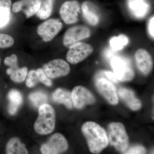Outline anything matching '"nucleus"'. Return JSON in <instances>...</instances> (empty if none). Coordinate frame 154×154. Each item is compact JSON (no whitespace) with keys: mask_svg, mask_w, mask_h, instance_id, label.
Returning <instances> with one entry per match:
<instances>
[{"mask_svg":"<svg viewBox=\"0 0 154 154\" xmlns=\"http://www.w3.org/2000/svg\"><path fill=\"white\" fill-rule=\"evenodd\" d=\"M42 69L50 79L65 76L69 73L70 67L66 61L57 59L43 65Z\"/></svg>","mask_w":154,"mask_h":154,"instance_id":"6e6552de","label":"nucleus"},{"mask_svg":"<svg viewBox=\"0 0 154 154\" xmlns=\"http://www.w3.org/2000/svg\"><path fill=\"white\" fill-rule=\"evenodd\" d=\"M5 64L10 67L8 70H14L19 68L18 64V58L16 54H13L10 57H6L4 61Z\"/></svg>","mask_w":154,"mask_h":154,"instance_id":"c85d7f7f","label":"nucleus"},{"mask_svg":"<svg viewBox=\"0 0 154 154\" xmlns=\"http://www.w3.org/2000/svg\"><path fill=\"white\" fill-rule=\"evenodd\" d=\"M82 131L91 152L99 153L107 147L109 143L107 133L99 125L94 122H87L82 126Z\"/></svg>","mask_w":154,"mask_h":154,"instance_id":"f257e3e1","label":"nucleus"},{"mask_svg":"<svg viewBox=\"0 0 154 154\" xmlns=\"http://www.w3.org/2000/svg\"><path fill=\"white\" fill-rule=\"evenodd\" d=\"M71 94L73 105L76 109H82L86 105H92L96 102L94 95L83 86L75 87Z\"/></svg>","mask_w":154,"mask_h":154,"instance_id":"9d476101","label":"nucleus"},{"mask_svg":"<svg viewBox=\"0 0 154 154\" xmlns=\"http://www.w3.org/2000/svg\"><path fill=\"white\" fill-rule=\"evenodd\" d=\"M0 65H1V57H0Z\"/></svg>","mask_w":154,"mask_h":154,"instance_id":"72a5a7b5","label":"nucleus"},{"mask_svg":"<svg viewBox=\"0 0 154 154\" xmlns=\"http://www.w3.org/2000/svg\"><path fill=\"white\" fill-rule=\"evenodd\" d=\"M0 2H1V0H0Z\"/></svg>","mask_w":154,"mask_h":154,"instance_id":"f704fd0d","label":"nucleus"},{"mask_svg":"<svg viewBox=\"0 0 154 154\" xmlns=\"http://www.w3.org/2000/svg\"><path fill=\"white\" fill-rule=\"evenodd\" d=\"M111 66L117 79L128 82L134 78L135 73L129 59L121 56H114L111 60Z\"/></svg>","mask_w":154,"mask_h":154,"instance_id":"39448f33","label":"nucleus"},{"mask_svg":"<svg viewBox=\"0 0 154 154\" xmlns=\"http://www.w3.org/2000/svg\"><path fill=\"white\" fill-rule=\"evenodd\" d=\"M29 98L32 104L36 107L45 104L48 101L47 95L41 91L33 92L29 95Z\"/></svg>","mask_w":154,"mask_h":154,"instance_id":"b1692460","label":"nucleus"},{"mask_svg":"<svg viewBox=\"0 0 154 154\" xmlns=\"http://www.w3.org/2000/svg\"><path fill=\"white\" fill-rule=\"evenodd\" d=\"M135 60L138 69L144 75H149L153 68L152 59L149 53L144 48H139L136 51Z\"/></svg>","mask_w":154,"mask_h":154,"instance_id":"ddd939ff","label":"nucleus"},{"mask_svg":"<svg viewBox=\"0 0 154 154\" xmlns=\"http://www.w3.org/2000/svg\"><path fill=\"white\" fill-rule=\"evenodd\" d=\"M8 74L10 75L12 81L16 83H21L24 82L28 75V69L26 67L22 68H17L14 70L7 69Z\"/></svg>","mask_w":154,"mask_h":154,"instance_id":"4be33fe9","label":"nucleus"},{"mask_svg":"<svg viewBox=\"0 0 154 154\" xmlns=\"http://www.w3.org/2000/svg\"><path fill=\"white\" fill-rule=\"evenodd\" d=\"M41 0H21L14 3L13 11L15 13L22 11L29 18L36 14L41 4Z\"/></svg>","mask_w":154,"mask_h":154,"instance_id":"4468645a","label":"nucleus"},{"mask_svg":"<svg viewBox=\"0 0 154 154\" xmlns=\"http://www.w3.org/2000/svg\"><path fill=\"white\" fill-rule=\"evenodd\" d=\"M14 38L8 34L0 33V48L11 47L14 44Z\"/></svg>","mask_w":154,"mask_h":154,"instance_id":"393cba45","label":"nucleus"},{"mask_svg":"<svg viewBox=\"0 0 154 154\" xmlns=\"http://www.w3.org/2000/svg\"><path fill=\"white\" fill-rule=\"evenodd\" d=\"M54 0H43L41 2L39 10L36 13V16L41 20H45L49 18L52 14Z\"/></svg>","mask_w":154,"mask_h":154,"instance_id":"412c9836","label":"nucleus"},{"mask_svg":"<svg viewBox=\"0 0 154 154\" xmlns=\"http://www.w3.org/2000/svg\"><path fill=\"white\" fill-rule=\"evenodd\" d=\"M81 12L79 3L77 1H67L63 4L60 10L61 18L67 25L75 24L79 21Z\"/></svg>","mask_w":154,"mask_h":154,"instance_id":"f8f14e48","label":"nucleus"},{"mask_svg":"<svg viewBox=\"0 0 154 154\" xmlns=\"http://www.w3.org/2000/svg\"><path fill=\"white\" fill-rule=\"evenodd\" d=\"M10 10L7 8L0 7V28L7 25L10 20Z\"/></svg>","mask_w":154,"mask_h":154,"instance_id":"a878e982","label":"nucleus"},{"mask_svg":"<svg viewBox=\"0 0 154 154\" xmlns=\"http://www.w3.org/2000/svg\"><path fill=\"white\" fill-rule=\"evenodd\" d=\"M96 88L100 94L112 105L118 103L119 99L116 88L112 82L107 79L104 71L99 72L95 78Z\"/></svg>","mask_w":154,"mask_h":154,"instance_id":"20e7f679","label":"nucleus"},{"mask_svg":"<svg viewBox=\"0 0 154 154\" xmlns=\"http://www.w3.org/2000/svg\"><path fill=\"white\" fill-rule=\"evenodd\" d=\"M66 54V60L69 63L76 64L86 59L94 52L91 45L83 42H76L69 47Z\"/></svg>","mask_w":154,"mask_h":154,"instance_id":"423d86ee","label":"nucleus"},{"mask_svg":"<svg viewBox=\"0 0 154 154\" xmlns=\"http://www.w3.org/2000/svg\"><path fill=\"white\" fill-rule=\"evenodd\" d=\"M8 98L10 102L8 107L9 113L11 115H15L22 104L23 101L22 95L19 91L12 90L9 92Z\"/></svg>","mask_w":154,"mask_h":154,"instance_id":"6ab92c4d","label":"nucleus"},{"mask_svg":"<svg viewBox=\"0 0 154 154\" xmlns=\"http://www.w3.org/2000/svg\"><path fill=\"white\" fill-rule=\"evenodd\" d=\"M81 9L83 17L88 24L94 26L99 24L100 14L99 9L94 3L91 1H85L82 5Z\"/></svg>","mask_w":154,"mask_h":154,"instance_id":"2eb2a0df","label":"nucleus"},{"mask_svg":"<svg viewBox=\"0 0 154 154\" xmlns=\"http://www.w3.org/2000/svg\"><path fill=\"white\" fill-rule=\"evenodd\" d=\"M11 5H12V2L11 0H1L0 7L11 9Z\"/></svg>","mask_w":154,"mask_h":154,"instance_id":"473e14b6","label":"nucleus"},{"mask_svg":"<svg viewBox=\"0 0 154 154\" xmlns=\"http://www.w3.org/2000/svg\"><path fill=\"white\" fill-rule=\"evenodd\" d=\"M36 71L39 82H41L47 87H51L52 86V83L51 80L48 77L42 69H37Z\"/></svg>","mask_w":154,"mask_h":154,"instance_id":"cd10ccee","label":"nucleus"},{"mask_svg":"<svg viewBox=\"0 0 154 154\" xmlns=\"http://www.w3.org/2000/svg\"><path fill=\"white\" fill-rule=\"evenodd\" d=\"M119 95L122 101L133 110H138L142 107L141 102L135 95L133 91L126 88H121L119 91Z\"/></svg>","mask_w":154,"mask_h":154,"instance_id":"f3484780","label":"nucleus"},{"mask_svg":"<svg viewBox=\"0 0 154 154\" xmlns=\"http://www.w3.org/2000/svg\"><path fill=\"white\" fill-rule=\"evenodd\" d=\"M108 141L119 151L124 152L128 145V137L121 122H112L108 126Z\"/></svg>","mask_w":154,"mask_h":154,"instance_id":"7ed1b4c3","label":"nucleus"},{"mask_svg":"<svg viewBox=\"0 0 154 154\" xmlns=\"http://www.w3.org/2000/svg\"><path fill=\"white\" fill-rule=\"evenodd\" d=\"M6 153L8 154H27L28 149L24 144L18 137L11 138L7 143Z\"/></svg>","mask_w":154,"mask_h":154,"instance_id":"aec40b11","label":"nucleus"},{"mask_svg":"<svg viewBox=\"0 0 154 154\" xmlns=\"http://www.w3.org/2000/svg\"><path fill=\"white\" fill-rule=\"evenodd\" d=\"M90 28L84 25H78L69 28L64 35L63 42L65 46L69 47L72 45L89 38L91 35Z\"/></svg>","mask_w":154,"mask_h":154,"instance_id":"1a4fd4ad","label":"nucleus"},{"mask_svg":"<svg viewBox=\"0 0 154 154\" xmlns=\"http://www.w3.org/2000/svg\"><path fill=\"white\" fill-rule=\"evenodd\" d=\"M104 72L107 79L111 82L114 83H118V80L117 79L113 73L109 71H104Z\"/></svg>","mask_w":154,"mask_h":154,"instance_id":"2f4dec72","label":"nucleus"},{"mask_svg":"<svg viewBox=\"0 0 154 154\" xmlns=\"http://www.w3.org/2000/svg\"><path fill=\"white\" fill-rule=\"evenodd\" d=\"M125 154H142L146 153L145 148L143 146L137 145L131 147L129 149L125 151Z\"/></svg>","mask_w":154,"mask_h":154,"instance_id":"c756f323","label":"nucleus"},{"mask_svg":"<svg viewBox=\"0 0 154 154\" xmlns=\"http://www.w3.org/2000/svg\"><path fill=\"white\" fill-rule=\"evenodd\" d=\"M52 98L54 102L63 104L69 109L72 108L71 94L66 90L58 88L53 94Z\"/></svg>","mask_w":154,"mask_h":154,"instance_id":"a211bd4d","label":"nucleus"},{"mask_svg":"<svg viewBox=\"0 0 154 154\" xmlns=\"http://www.w3.org/2000/svg\"><path fill=\"white\" fill-rule=\"evenodd\" d=\"M38 117L34 125L38 134L47 135L54 131L55 127V112L51 105L45 103L38 107Z\"/></svg>","mask_w":154,"mask_h":154,"instance_id":"f03ea898","label":"nucleus"},{"mask_svg":"<svg viewBox=\"0 0 154 154\" xmlns=\"http://www.w3.org/2000/svg\"><path fill=\"white\" fill-rule=\"evenodd\" d=\"M127 5L131 14L137 19L143 18L149 11L146 0H127Z\"/></svg>","mask_w":154,"mask_h":154,"instance_id":"dca6fc26","label":"nucleus"},{"mask_svg":"<svg viewBox=\"0 0 154 154\" xmlns=\"http://www.w3.org/2000/svg\"><path fill=\"white\" fill-rule=\"evenodd\" d=\"M63 28V24L60 20L50 19L42 23L37 28V33L45 42L51 41Z\"/></svg>","mask_w":154,"mask_h":154,"instance_id":"9b49d317","label":"nucleus"},{"mask_svg":"<svg viewBox=\"0 0 154 154\" xmlns=\"http://www.w3.org/2000/svg\"><path fill=\"white\" fill-rule=\"evenodd\" d=\"M68 143L66 138L60 133L54 134L49 137L47 142L40 147V151L43 154H58L66 151Z\"/></svg>","mask_w":154,"mask_h":154,"instance_id":"0eeeda50","label":"nucleus"},{"mask_svg":"<svg viewBox=\"0 0 154 154\" xmlns=\"http://www.w3.org/2000/svg\"><path fill=\"white\" fill-rule=\"evenodd\" d=\"M128 38L124 35H120L114 36L110 39V44L111 48L114 51H119L122 49L128 44Z\"/></svg>","mask_w":154,"mask_h":154,"instance_id":"5701e85b","label":"nucleus"},{"mask_svg":"<svg viewBox=\"0 0 154 154\" xmlns=\"http://www.w3.org/2000/svg\"><path fill=\"white\" fill-rule=\"evenodd\" d=\"M27 75L28 78L26 80V85L28 88H33L39 82L36 71L34 70H30Z\"/></svg>","mask_w":154,"mask_h":154,"instance_id":"bb28decb","label":"nucleus"},{"mask_svg":"<svg viewBox=\"0 0 154 154\" xmlns=\"http://www.w3.org/2000/svg\"><path fill=\"white\" fill-rule=\"evenodd\" d=\"M154 16H152L149 21L148 28V32L149 33L150 36L153 38H154Z\"/></svg>","mask_w":154,"mask_h":154,"instance_id":"7c9ffc66","label":"nucleus"}]
</instances>
